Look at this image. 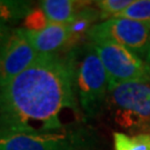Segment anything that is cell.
Listing matches in <instances>:
<instances>
[{
    "label": "cell",
    "mask_w": 150,
    "mask_h": 150,
    "mask_svg": "<svg viewBox=\"0 0 150 150\" xmlns=\"http://www.w3.org/2000/svg\"><path fill=\"white\" fill-rule=\"evenodd\" d=\"M70 54H41L0 88V139L70 131L64 115L79 113Z\"/></svg>",
    "instance_id": "1"
},
{
    "label": "cell",
    "mask_w": 150,
    "mask_h": 150,
    "mask_svg": "<svg viewBox=\"0 0 150 150\" xmlns=\"http://www.w3.org/2000/svg\"><path fill=\"white\" fill-rule=\"evenodd\" d=\"M72 59L78 102L88 118H95L107 102L109 85L106 70L92 43L69 52Z\"/></svg>",
    "instance_id": "2"
},
{
    "label": "cell",
    "mask_w": 150,
    "mask_h": 150,
    "mask_svg": "<svg viewBox=\"0 0 150 150\" xmlns=\"http://www.w3.org/2000/svg\"><path fill=\"white\" fill-rule=\"evenodd\" d=\"M113 121L131 136L150 131V81H131L108 92Z\"/></svg>",
    "instance_id": "3"
},
{
    "label": "cell",
    "mask_w": 150,
    "mask_h": 150,
    "mask_svg": "<svg viewBox=\"0 0 150 150\" xmlns=\"http://www.w3.org/2000/svg\"><path fill=\"white\" fill-rule=\"evenodd\" d=\"M108 77L109 90L131 81H150V66L145 59L117 43L91 41Z\"/></svg>",
    "instance_id": "4"
},
{
    "label": "cell",
    "mask_w": 150,
    "mask_h": 150,
    "mask_svg": "<svg viewBox=\"0 0 150 150\" xmlns=\"http://www.w3.org/2000/svg\"><path fill=\"white\" fill-rule=\"evenodd\" d=\"M88 37L91 41L106 40L117 43L145 59L150 40V26L116 17L92 26L88 30Z\"/></svg>",
    "instance_id": "5"
},
{
    "label": "cell",
    "mask_w": 150,
    "mask_h": 150,
    "mask_svg": "<svg viewBox=\"0 0 150 150\" xmlns=\"http://www.w3.org/2000/svg\"><path fill=\"white\" fill-rule=\"evenodd\" d=\"M82 130L60 134H13L0 139V150H83L89 149Z\"/></svg>",
    "instance_id": "6"
},
{
    "label": "cell",
    "mask_w": 150,
    "mask_h": 150,
    "mask_svg": "<svg viewBox=\"0 0 150 150\" xmlns=\"http://www.w3.org/2000/svg\"><path fill=\"white\" fill-rule=\"evenodd\" d=\"M40 57L26 38L22 28L12 29L0 50V88L28 69Z\"/></svg>",
    "instance_id": "7"
},
{
    "label": "cell",
    "mask_w": 150,
    "mask_h": 150,
    "mask_svg": "<svg viewBox=\"0 0 150 150\" xmlns=\"http://www.w3.org/2000/svg\"><path fill=\"white\" fill-rule=\"evenodd\" d=\"M23 33L32 48L40 54H58L72 38L70 25L48 22L46 26L38 30H29L22 28Z\"/></svg>",
    "instance_id": "8"
},
{
    "label": "cell",
    "mask_w": 150,
    "mask_h": 150,
    "mask_svg": "<svg viewBox=\"0 0 150 150\" xmlns=\"http://www.w3.org/2000/svg\"><path fill=\"white\" fill-rule=\"evenodd\" d=\"M80 4L74 0H42L39 6L48 22L71 25L80 12Z\"/></svg>",
    "instance_id": "9"
},
{
    "label": "cell",
    "mask_w": 150,
    "mask_h": 150,
    "mask_svg": "<svg viewBox=\"0 0 150 150\" xmlns=\"http://www.w3.org/2000/svg\"><path fill=\"white\" fill-rule=\"evenodd\" d=\"M115 150H150V134H127L113 132Z\"/></svg>",
    "instance_id": "10"
},
{
    "label": "cell",
    "mask_w": 150,
    "mask_h": 150,
    "mask_svg": "<svg viewBox=\"0 0 150 150\" xmlns=\"http://www.w3.org/2000/svg\"><path fill=\"white\" fill-rule=\"evenodd\" d=\"M31 10V2L22 0H0V20H17L27 17Z\"/></svg>",
    "instance_id": "11"
},
{
    "label": "cell",
    "mask_w": 150,
    "mask_h": 150,
    "mask_svg": "<svg viewBox=\"0 0 150 150\" xmlns=\"http://www.w3.org/2000/svg\"><path fill=\"white\" fill-rule=\"evenodd\" d=\"M119 17L144 22L150 26V0H134Z\"/></svg>",
    "instance_id": "12"
},
{
    "label": "cell",
    "mask_w": 150,
    "mask_h": 150,
    "mask_svg": "<svg viewBox=\"0 0 150 150\" xmlns=\"http://www.w3.org/2000/svg\"><path fill=\"white\" fill-rule=\"evenodd\" d=\"M134 0H99L96 1L101 18H116L131 5Z\"/></svg>",
    "instance_id": "13"
},
{
    "label": "cell",
    "mask_w": 150,
    "mask_h": 150,
    "mask_svg": "<svg viewBox=\"0 0 150 150\" xmlns=\"http://www.w3.org/2000/svg\"><path fill=\"white\" fill-rule=\"evenodd\" d=\"M12 29L10 26L7 23V21H1L0 20V50L2 49L4 45L8 40V38L10 36Z\"/></svg>",
    "instance_id": "14"
},
{
    "label": "cell",
    "mask_w": 150,
    "mask_h": 150,
    "mask_svg": "<svg viewBox=\"0 0 150 150\" xmlns=\"http://www.w3.org/2000/svg\"><path fill=\"white\" fill-rule=\"evenodd\" d=\"M145 60L146 62L150 66V40H149V45H148V49H147V54H146Z\"/></svg>",
    "instance_id": "15"
},
{
    "label": "cell",
    "mask_w": 150,
    "mask_h": 150,
    "mask_svg": "<svg viewBox=\"0 0 150 150\" xmlns=\"http://www.w3.org/2000/svg\"><path fill=\"white\" fill-rule=\"evenodd\" d=\"M83 150H90V149H83Z\"/></svg>",
    "instance_id": "16"
}]
</instances>
